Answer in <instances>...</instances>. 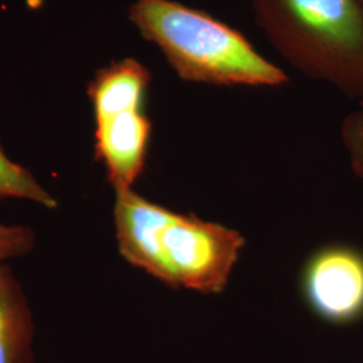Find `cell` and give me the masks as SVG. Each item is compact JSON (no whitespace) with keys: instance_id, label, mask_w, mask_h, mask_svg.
<instances>
[{"instance_id":"30bf717a","label":"cell","mask_w":363,"mask_h":363,"mask_svg":"<svg viewBox=\"0 0 363 363\" xmlns=\"http://www.w3.org/2000/svg\"><path fill=\"white\" fill-rule=\"evenodd\" d=\"M359 1H361V3H362V4H363V0H359Z\"/></svg>"},{"instance_id":"8992f818","label":"cell","mask_w":363,"mask_h":363,"mask_svg":"<svg viewBox=\"0 0 363 363\" xmlns=\"http://www.w3.org/2000/svg\"><path fill=\"white\" fill-rule=\"evenodd\" d=\"M34 323L23 289L0 264V363H33Z\"/></svg>"},{"instance_id":"6da1fadb","label":"cell","mask_w":363,"mask_h":363,"mask_svg":"<svg viewBox=\"0 0 363 363\" xmlns=\"http://www.w3.org/2000/svg\"><path fill=\"white\" fill-rule=\"evenodd\" d=\"M113 216L120 255L174 288L218 294L245 245L233 229L156 205L133 189L116 191Z\"/></svg>"},{"instance_id":"52a82bcc","label":"cell","mask_w":363,"mask_h":363,"mask_svg":"<svg viewBox=\"0 0 363 363\" xmlns=\"http://www.w3.org/2000/svg\"><path fill=\"white\" fill-rule=\"evenodd\" d=\"M0 198H18L35 202L46 208H55L58 202L42 187L35 177L10 159L0 143Z\"/></svg>"},{"instance_id":"9c48e42d","label":"cell","mask_w":363,"mask_h":363,"mask_svg":"<svg viewBox=\"0 0 363 363\" xmlns=\"http://www.w3.org/2000/svg\"><path fill=\"white\" fill-rule=\"evenodd\" d=\"M34 245L35 235L30 228L0 223V264H4L6 259L25 256Z\"/></svg>"},{"instance_id":"5b68a950","label":"cell","mask_w":363,"mask_h":363,"mask_svg":"<svg viewBox=\"0 0 363 363\" xmlns=\"http://www.w3.org/2000/svg\"><path fill=\"white\" fill-rule=\"evenodd\" d=\"M303 291L312 311L333 325H351L363 316V253L334 245L307 262Z\"/></svg>"},{"instance_id":"277c9868","label":"cell","mask_w":363,"mask_h":363,"mask_svg":"<svg viewBox=\"0 0 363 363\" xmlns=\"http://www.w3.org/2000/svg\"><path fill=\"white\" fill-rule=\"evenodd\" d=\"M152 74L135 58L100 69L88 85L94 113V156L115 191L130 190L143 175L152 136L145 100Z\"/></svg>"},{"instance_id":"ba28073f","label":"cell","mask_w":363,"mask_h":363,"mask_svg":"<svg viewBox=\"0 0 363 363\" xmlns=\"http://www.w3.org/2000/svg\"><path fill=\"white\" fill-rule=\"evenodd\" d=\"M342 138L350 156L351 167L363 179V97L358 109L345 118Z\"/></svg>"},{"instance_id":"3957f363","label":"cell","mask_w":363,"mask_h":363,"mask_svg":"<svg viewBox=\"0 0 363 363\" xmlns=\"http://www.w3.org/2000/svg\"><path fill=\"white\" fill-rule=\"evenodd\" d=\"M274 49L304 76L363 97V4L359 0H252Z\"/></svg>"},{"instance_id":"7a4b0ae2","label":"cell","mask_w":363,"mask_h":363,"mask_svg":"<svg viewBox=\"0 0 363 363\" xmlns=\"http://www.w3.org/2000/svg\"><path fill=\"white\" fill-rule=\"evenodd\" d=\"M130 21L183 81L217 86H281L288 81L238 30L205 11L172 0H136Z\"/></svg>"}]
</instances>
